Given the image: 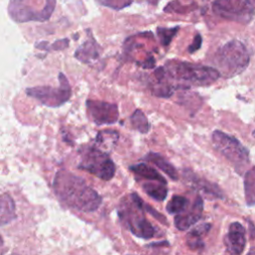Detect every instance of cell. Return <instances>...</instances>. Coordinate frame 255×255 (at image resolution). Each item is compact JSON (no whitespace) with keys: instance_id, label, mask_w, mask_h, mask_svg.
Returning <instances> with one entry per match:
<instances>
[{"instance_id":"obj_1","label":"cell","mask_w":255,"mask_h":255,"mask_svg":"<svg viewBox=\"0 0 255 255\" xmlns=\"http://www.w3.org/2000/svg\"><path fill=\"white\" fill-rule=\"evenodd\" d=\"M53 187L61 201L80 211H95L102 203L97 191L88 186L81 177L69 171H59L55 176Z\"/></svg>"},{"instance_id":"obj_2","label":"cell","mask_w":255,"mask_h":255,"mask_svg":"<svg viewBox=\"0 0 255 255\" xmlns=\"http://www.w3.org/2000/svg\"><path fill=\"white\" fill-rule=\"evenodd\" d=\"M163 68L171 85L172 82H175L176 87L179 88L208 86L214 83L220 76L216 69L178 60L168 61Z\"/></svg>"},{"instance_id":"obj_3","label":"cell","mask_w":255,"mask_h":255,"mask_svg":"<svg viewBox=\"0 0 255 255\" xmlns=\"http://www.w3.org/2000/svg\"><path fill=\"white\" fill-rule=\"evenodd\" d=\"M249 53L245 45L237 40L224 44L215 54L216 70L225 78L241 74L249 64Z\"/></svg>"},{"instance_id":"obj_4","label":"cell","mask_w":255,"mask_h":255,"mask_svg":"<svg viewBox=\"0 0 255 255\" xmlns=\"http://www.w3.org/2000/svg\"><path fill=\"white\" fill-rule=\"evenodd\" d=\"M128 197V200L127 198L123 200L119 208L121 219L135 236L143 239L151 238L154 235V228L144 217V202L136 193H131Z\"/></svg>"},{"instance_id":"obj_5","label":"cell","mask_w":255,"mask_h":255,"mask_svg":"<svg viewBox=\"0 0 255 255\" xmlns=\"http://www.w3.org/2000/svg\"><path fill=\"white\" fill-rule=\"evenodd\" d=\"M79 168L100 177L103 180H110L114 177L116 166L109 154L99 147H87L82 152V159Z\"/></svg>"},{"instance_id":"obj_6","label":"cell","mask_w":255,"mask_h":255,"mask_svg":"<svg viewBox=\"0 0 255 255\" xmlns=\"http://www.w3.org/2000/svg\"><path fill=\"white\" fill-rule=\"evenodd\" d=\"M58 79L60 85L57 88L37 86L26 89V94L49 108H58L67 103L72 96V89L65 75L60 73Z\"/></svg>"},{"instance_id":"obj_7","label":"cell","mask_w":255,"mask_h":255,"mask_svg":"<svg viewBox=\"0 0 255 255\" xmlns=\"http://www.w3.org/2000/svg\"><path fill=\"white\" fill-rule=\"evenodd\" d=\"M214 147L226 157L235 168L239 167L238 172L249 162V152L234 136L223 131L215 130L212 133Z\"/></svg>"},{"instance_id":"obj_8","label":"cell","mask_w":255,"mask_h":255,"mask_svg":"<svg viewBox=\"0 0 255 255\" xmlns=\"http://www.w3.org/2000/svg\"><path fill=\"white\" fill-rule=\"evenodd\" d=\"M33 0H10L8 5L9 16L15 22L47 21L50 19L56 7V0H46L42 9L32 5Z\"/></svg>"},{"instance_id":"obj_9","label":"cell","mask_w":255,"mask_h":255,"mask_svg":"<svg viewBox=\"0 0 255 255\" xmlns=\"http://www.w3.org/2000/svg\"><path fill=\"white\" fill-rule=\"evenodd\" d=\"M213 12L229 21L248 24L254 16V7L251 0H214Z\"/></svg>"},{"instance_id":"obj_10","label":"cell","mask_w":255,"mask_h":255,"mask_svg":"<svg viewBox=\"0 0 255 255\" xmlns=\"http://www.w3.org/2000/svg\"><path fill=\"white\" fill-rule=\"evenodd\" d=\"M86 105L92 121L97 125H113L119 119V110L116 104L88 100Z\"/></svg>"},{"instance_id":"obj_11","label":"cell","mask_w":255,"mask_h":255,"mask_svg":"<svg viewBox=\"0 0 255 255\" xmlns=\"http://www.w3.org/2000/svg\"><path fill=\"white\" fill-rule=\"evenodd\" d=\"M246 231L239 222H233L229 225L228 231L224 237V244L229 255H241L246 245Z\"/></svg>"},{"instance_id":"obj_12","label":"cell","mask_w":255,"mask_h":255,"mask_svg":"<svg viewBox=\"0 0 255 255\" xmlns=\"http://www.w3.org/2000/svg\"><path fill=\"white\" fill-rule=\"evenodd\" d=\"M202 211L203 200L200 196H196L190 207H187L184 211L176 214V216L174 217L175 227L182 231L188 229L201 217Z\"/></svg>"},{"instance_id":"obj_13","label":"cell","mask_w":255,"mask_h":255,"mask_svg":"<svg viewBox=\"0 0 255 255\" xmlns=\"http://www.w3.org/2000/svg\"><path fill=\"white\" fill-rule=\"evenodd\" d=\"M184 177H185L187 183L194 189H197L205 194L212 195L214 197H218V198L223 197L222 190L220 189V187L217 184L197 176L191 170H189V169L184 170Z\"/></svg>"},{"instance_id":"obj_14","label":"cell","mask_w":255,"mask_h":255,"mask_svg":"<svg viewBox=\"0 0 255 255\" xmlns=\"http://www.w3.org/2000/svg\"><path fill=\"white\" fill-rule=\"evenodd\" d=\"M101 50L100 45L94 39L93 35H89L87 40L76 50L75 57L79 61L88 64L99 58Z\"/></svg>"},{"instance_id":"obj_15","label":"cell","mask_w":255,"mask_h":255,"mask_svg":"<svg viewBox=\"0 0 255 255\" xmlns=\"http://www.w3.org/2000/svg\"><path fill=\"white\" fill-rule=\"evenodd\" d=\"M16 217V205L8 193L0 195V226L10 223Z\"/></svg>"},{"instance_id":"obj_16","label":"cell","mask_w":255,"mask_h":255,"mask_svg":"<svg viewBox=\"0 0 255 255\" xmlns=\"http://www.w3.org/2000/svg\"><path fill=\"white\" fill-rule=\"evenodd\" d=\"M211 224L202 223L196 227H194L191 231H189L186 235V244L191 250H199L202 249L204 244L202 238L207 232L210 230Z\"/></svg>"},{"instance_id":"obj_17","label":"cell","mask_w":255,"mask_h":255,"mask_svg":"<svg viewBox=\"0 0 255 255\" xmlns=\"http://www.w3.org/2000/svg\"><path fill=\"white\" fill-rule=\"evenodd\" d=\"M129 169L133 173H135L136 175H138L140 177H143V178H145L147 180L158 181V182L166 184L165 178L162 175H160L153 167L149 166L146 163H137V164L131 165L129 167Z\"/></svg>"},{"instance_id":"obj_18","label":"cell","mask_w":255,"mask_h":255,"mask_svg":"<svg viewBox=\"0 0 255 255\" xmlns=\"http://www.w3.org/2000/svg\"><path fill=\"white\" fill-rule=\"evenodd\" d=\"M145 158H146V160L155 164L159 169H161L164 173H166L171 179L175 180L178 178V175H177V172H176V169L174 168V166L160 154L154 153V152H149L145 156Z\"/></svg>"},{"instance_id":"obj_19","label":"cell","mask_w":255,"mask_h":255,"mask_svg":"<svg viewBox=\"0 0 255 255\" xmlns=\"http://www.w3.org/2000/svg\"><path fill=\"white\" fill-rule=\"evenodd\" d=\"M144 192L151 198L162 201L167 195V188L164 183L158 181H147L142 184Z\"/></svg>"},{"instance_id":"obj_20","label":"cell","mask_w":255,"mask_h":255,"mask_svg":"<svg viewBox=\"0 0 255 255\" xmlns=\"http://www.w3.org/2000/svg\"><path fill=\"white\" fill-rule=\"evenodd\" d=\"M244 192L247 205H255V166L250 168L245 174Z\"/></svg>"},{"instance_id":"obj_21","label":"cell","mask_w":255,"mask_h":255,"mask_svg":"<svg viewBox=\"0 0 255 255\" xmlns=\"http://www.w3.org/2000/svg\"><path fill=\"white\" fill-rule=\"evenodd\" d=\"M130 123L133 128L141 133H146L149 130V123L145 115L140 110H135L130 116Z\"/></svg>"},{"instance_id":"obj_22","label":"cell","mask_w":255,"mask_h":255,"mask_svg":"<svg viewBox=\"0 0 255 255\" xmlns=\"http://www.w3.org/2000/svg\"><path fill=\"white\" fill-rule=\"evenodd\" d=\"M188 205L189 201L187 200V198L181 195H174L168 201L166 205V210L169 214H178L184 211L188 207Z\"/></svg>"},{"instance_id":"obj_23","label":"cell","mask_w":255,"mask_h":255,"mask_svg":"<svg viewBox=\"0 0 255 255\" xmlns=\"http://www.w3.org/2000/svg\"><path fill=\"white\" fill-rule=\"evenodd\" d=\"M118 136L119 134L115 130H103L98 133L97 143L100 146H104L105 148L112 147L116 143Z\"/></svg>"},{"instance_id":"obj_24","label":"cell","mask_w":255,"mask_h":255,"mask_svg":"<svg viewBox=\"0 0 255 255\" xmlns=\"http://www.w3.org/2000/svg\"><path fill=\"white\" fill-rule=\"evenodd\" d=\"M178 30V27H174V28H162V27H158L157 28V35L159 37V40H160V43L163 45V46H167L171 39L173 38V36L176 34Z\"/></svg>"},{"instance_id":"obj_25","label":"cell","mask_w":255,"mask_h":255,"mask_svg":"<svg viewBox=\"0 0 255 255\" xmlns=\"http://www.w3.org/2000/svg\"><path fill=\"white\" fill-rule=\"evenodd\" d=\"M98 4L102 6L109 7L114 10H121L129 6L132 0H95Z\"/></svg>"},{"instance_id":"obj_26","label":"cell","mask_w":255,"mask_h":255,"mask_svg":"<svg viewBox=\"0 0 255 255\" xmlns=\"http://www.w3.org/2000/svg\"><path fill=\"white\" fill-rule=\"evenodd\" d=\"M144 209H145L147 212H149L153 217H155L157 220H159V221L162 222L163 224H166V219H165V217H164L162 214L158 213V212H157L156 210H154L153 208H151V206H149V205H147V204L144 203Z\"/></svg>"},{"instance_id":"obj_27","label":"cell","mask_w":255,"mask_h":255,"mask_svg":"<svg viewBox=\"0 0 255 255\" xmlns=\"http://www.w3.org/2000/svg\"><path fill=\"white\" fill-rule=\"evenodd\" d=\"M200 45H201V37H200V35H196L193 40V43L188 47V51L190 53H193L200 48Z\"/></svg>"},{"instance_id":"obj_28","label":"cell","mask_w":255,"mask_h":255,"mask_svg":"<svg viewBox=\"0 0 255 255\" xmlns=\"http://www.w3.org/2000/svg\"><path fill=\"white\" fill-rule=\"evenodd\" d=\"M247 255H255V247H252L249 252L247 253Z\"/></svg>"},{"instance_id":"obj_29","label":"cell","mask_w":255,"mask_h":255,"mask_svg":"<svg viewBox=\"0 0 255 255\" xmlns=\"http://www.w3.org/2000/svg\"><path fill=\"white\" fill-rule=\"evenodd\" d=\"M145 1H147V2H149V3H156L158 0H145Z\"/></svg>"},{"instance_id":"obj_30","label":"cell","mask_w":255,"mask_h":255,"mask_svg":"<svg viewBox=\"0 0 255 255\" xmlns=\"http://www.w3.org/2000/svg\"><path fill=\"white\" fill-rule=\"evenodd\" d=\"M2 244H3V240H2V237L0 236V246H2Z\"/></svg>"},{"instance_id":"obj_31","label":"cell","mask_w":255,"mask_h":255,"mask_svg":"<svg viewBox=\"0 0 255 255\" xmlns=\"http://www.w3.org/2000/svg\"><path fill=\"white\" fill-rule=\"evenodd\" d=\"M252 1H253V2H254V3H255V0H252Z\"/></svg>"}]
</instances>
